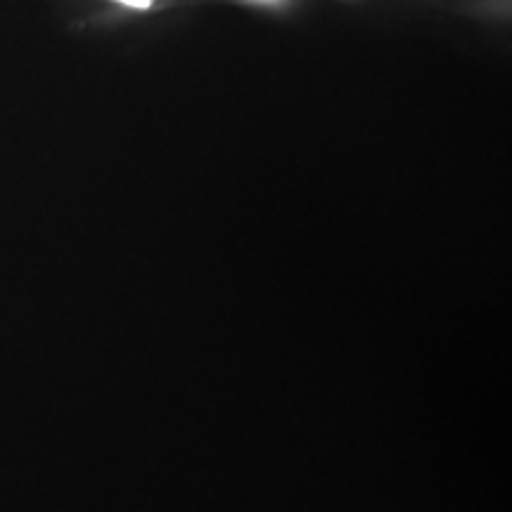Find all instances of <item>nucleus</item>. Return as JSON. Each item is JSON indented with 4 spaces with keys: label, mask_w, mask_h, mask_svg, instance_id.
I'll list each match as a JSON object with an SVG mask.
<instances>
[{
    "label": "nucleus",
    "mask_w": 512,
    "mask_h": 512,
    "mask_svg": "<svg viewBox=\"0 0 512 512\" xmlns=\"http://www.w3.org/2000/svg\"><path fill=\"white\" fill-rule=\"evenodd\" d=\"M114 3H121V5H126V8L147 10V8H152V3H155V0H114Z\"/></svg>",
    "instance_id": "1"
}]
</instances>
